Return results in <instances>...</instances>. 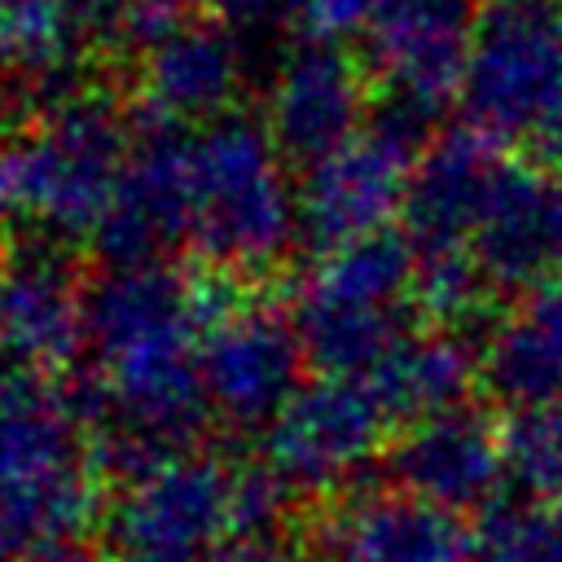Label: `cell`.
Returning a JSON list of instances; mask_svg holds the SVG:
<instances>
[{
	"mask_svg": "<svg viewBox=\"0 0 562 562\" xmlns=\"http://www.w3.org/2000/svg\"><path fill=\"white\" fill-rule=\"evenodd\" d=\"M246 79V57L211 18H180L140 48L145 110L167 123H215Z\"/></svg>",
	"mask_w": 562,
	"mask_h": 562,
	"instance_id": "cell-14",
	"label": "cell"
},
{
	"mask_svg": "<svg viewBox=\"0 0 562 562\" xmlns=\"http://www.w3.org/2000/svg\"><path fill=\"white\" fill-rule=\"evenodd\" d=\"M549 259L553 268H562V171L549 180Z\"/></svg>",
	"mask_w": 562,
	"mask_h": 562,
	"instance_id": "cell-31",
	"label": "cell"
},
{
	"mask_svg": "<svg viewBox=\"0 0 562 562\" xmlns=\"http://www.w3.org/2000/svg\"><path fill=\"white\" fill-rule=\"evenodd\" d=\"M140 4V13H145V22H149V31L158 35L162 26H171V22H180L198 0H136Z\"/></svg>",
	"mask_w": 562,
	"mask_h": 562,
	"instance_id": "cell-30",
	"label": "cell"
},
{
	"mask_svg": "<svg viewBox=\"0 0 562 562\" xmlns=\"http://www.w3.org/2000/svg\"><path fill=\"white\" fill-rule=\"evenodd\" d=\"M321 544L334 562H470L461 518L400 487L351 496L325 518Z\"/></svg>",
	"mask_w": 562,
	"mask_h": 562,
	"instance_id": "cell-17",
	"label": "cell"
},
{
	"mask_svg": "<svg viewBox=\"0 0 562 562\" xmlns=\"http://www.w3.org/2000/svg\"><path fill=\"white\" fill-rule=\"evenodd\" d=\"M479 378V356L448 329L404 334L386 360L364 378L386 422H426L452 408H465V395Z\"/></svg>",
	"mask_w": 562,
	"mask_h": 562,
	"instance_id": "cell-20",
	"label": "cell"
},
{
	"mask_svg": "<svg viewBox=\"0 0 562 562\" xmlns=\"http://www.w3.org/2000/svg\"><path fill=\"white\" fill-rule=\"evenodd\" d=\"M206 562H290V553L272 540H233V544H220Z\"/></svg>",
	"mask_w": 562,
	"mask_h": 562,
	"instance_id": "cell-29",
	"label": "cell"
},
{
	"mask_svg": "<svg viewBox=\"0 0 562 562\" xmlns=\"http://www.w3.org/2000/svg\"><path fill=\"white\" fill-rule=\"evenodd\" d=\"M79 18L88 31V48H101V53H123L132 44L145 48L154 40L136 0H79Z\"/></svg>",
	"mask_w": 562,
	"mask_h": 562,
	"instance_id": "cell-28",
	"label": "cell"
},
{
	"mask_svg": "<svg viewBox=\"0 0 562 562\" xmlns=\"http://www.w3.org/2000/svg\"><path fill=\"white\" fill-rule=\"evenodd\" d=\"M215 22L233 35L246 66L277 53V40L285 31L281 0H215Z\"/></svg>",
	"mask_w": 562,
	"mask_h": 562,
	"instance_id": "cell-26",
	"label": "cell"
},
{
	"mask_svg": "<svg viewBox=\"0 0 562 562\" xmlns=\"http://www.w3.org/2000/svg\"><path fill=\"white\" fill-rule=\"evenodd\" d=\"M119 562H193V558H167V553H123Z\"/></svg>",
	"mask_w": 562,
	"mask_h": 562,
	"instance_id": "cell-33",
	"label": "cell"
},
{
	"mask_svg": "<svg viewBox=\"0 0 562 562\" xmlns=\"http://www.w3.org/2000/svg\"><path fill=\"white\" fill-rule=\"evenodd\" d=\"M549 180L531 167L505 162L492 198L474 224L470 250L492 290H536L549 259Z\"/></svg>",
	"mask_w": 562,
	"mask_h": 562,
	"instance_id": "cell-19",
	"label": "cell"
},
{
	"mask_svg": "<svg viewBox=\"0 0 562 562\" xmlns=\"http://www.w3.org/2000/svg\"><path fill=\"white\" fill-rule=\"evenodd\" d=\"M132 149V123L101 92H70L31 132L0 136V233L92 237Z\"/></svg>",
	"mask_w": 562,
	"mask_h": 562,
	"instance_id": "cell-1",
	"label": "cell"
},
{
	"mask_svg": "<svg viewBox=\"0 0 562 562\" xmlns=\"http://www.w3.org/2000/svg\"><path fill=\"white\" fill-rule=\"evenodd\" d=\"M233 483L237 470H228L220 457L176 452L123 483L110 509V536L123 544V553H215L220 536L233 531Z\"/></svg>",
	"mask_w": 562,
	"mask_h": 562,
	"instance_id": "cell-9",
	"label": "cell"
},
{
	"mask_svg": "<svg viewBox=\"0 0 562 562\" xmlns=\"http://www.w3.org/2000/svg\"><path fill=\"white\" fill-rule=\"evenodd\" d=\"M505 158L474 127L435 136L413 162L404 193V224L413 250H452L474 237Z\"/></svg>",
	"mask_w": 562,
	"mask_h": 562,
	"instance_id": "cell-15",
	"label": "cell"
},
{
	"mask_svg": "<svg viewBox=\"0 0 562 562\" xmlns=\"http://www.w3.org/2000/svg\"><path fill=\"white\" fill-rule=\"evenodd\" d=\"M88 53L79 0H0V75L57 105Z\"/></svg>",
	"mask_w": 562,
	"mask_h": 562,
	"instance_id": "cell-21",
	"label": "cell"
},
{
	"mask_svg": "<svg viewBox=\"0 0 562 562\" xmlns=\"http://www.w3.org/2000/svg\"><path fill=\"white\" fill-rule=\"evenodd\" d=\"M189 145L180 140L176 123L145 110V119L132 123V149L114 198L92 228V250L105 259V268L162 263V255L189 237Z\"/></svg>",
	"mask_w": 562,
	"mask_h": 562,
	"instance_id": "cell-6",
	"label": "cell"
},
{
	"mask_svg": "<svg viewBox=\"0 0 562 562\" xmlns=\"http://www.w3.org/2000/svg\"><path fill=\"white\" fill-rule=\"evenodd\" d=\"M303 342L294 316L206 290L202 386L211 413L233 430L272 426L303 386Z\"/></svg>",
	"mask_w": 562,
	"mask_h": 562,
	"instance_id": "cell-5",
	"label": "cell"
},
{
	"mask_svg": "<svg viewBox=\"0 0 562 562\" xmlns=\"http://www.w3.org/2000/svg\"><path fill=\"white\" fill-rule=\"evenodd\" d=\"M479 378L518 413L562 400V277L527 290L522 307L487 334Z\"/></svg>",
	"mask_w": 562,
	"mask_h": 562,
	"instance_id": "cell-18",
	"label": "cell"
},
{
	"mask_svg": "<svg viewBox=\"0 0 562 562\" xmlns=\"http://www.w3.org/2000/svg\"><path fill=\"white\" fill-rule=\"evenodd\" d=\"M290 501H294V492L268 465L237 470V483H233V531H237V540H268V531L285 518Z\"/></svg>",
	"mask_w": 562,
	"mask_h": 562,
	"instance_id": "cell-25",
	"label": "cell"
},
{
	"mask_svg": "<svg viewBox=\"0 0 562 562\" xmlns=\"http://www.w3.org/2000/svg\"><path fill=\"white\" fill-rule=\"evenodd\" d=\"M470 562H562V509L544 501L483 509L470 536Z\"/></svg>",
	"mask_w": 562,
	"mask_h": 562,
	"instance_id": "cell-22",
	"label": "cell"
},
{
	"mask_svg": "<svg viewBox=\"0 0 562 562\" xmlns=\"http://www.w3.org/2000/svg\"><path fill=\"white\" fill-rule=\"evenodd\" d=\"M83 470L79 408L40 373L0 369V501L44 492Z\"/></svg>",
	"mask_w": 562,
	"mask_h": 562,
	"instance_id": "cell-16",
	"label": "cell"
},
{
	"mask_svg": "<svg viewBox=\"0 0 562 562\" xmlns=\"http://www.w3.org/2000/svg\"><path fill=\"white\" fill-rule=\"evenodd\" d=\"M364 123H369L364 79L338 44L303 40L285 57H277L268 79L263 127L281 149V158L312 167L334 149H342L351 136H360Z\"/></svg>",
	"mask_w": 562,
	"mask_h": 562,
	"instance_id": "cell-10",
	"label": "cell"
},
{
	"mask_svg": "<svg viewBox=\"0 0 562 562\" xmlns=\"http://www.w3.org/2000/svg\"><path fill=\"white\" fill-rule=\"evenodd\" d=\"M386 461L400 492L448 514L492 509V496L509 474L505 435H496L479 408H452L408 426Z\"/></svg>",
	"mask_w": 562,
	"mask_h": 562,
	"instance_id": "cell-12",
	"label": "cell"
},
{
	"mask_svg": "<svg viewBox=\"0 0 562 562\" xmlns=\"http://www.w3.org/2000/svg\"><path fill=\"white\" fill-rule=\"evenodd\" d=\"M505 465L531 501L562 509V400L518 413L505 430Z\"/></svg>",
	"mask_w": 562,
	"mask_h": 562,
	"instance_id": "cell-23",
	"label": "cell"
},
{
	"mask_svg": "<svg viewBox=\"0 0 562 562\" xmlns=\"http://www.w3.org/2000/svg\"><path fill=\"white\" fill-rule=\"evenodd\" d=\"M479 0H373L364 44L391 97L443 110L461 92Z\"/></svg>",
	"mask_w": 562,
	"mask_h": 562,
	"instance_id": "cell-11",
	"label": "cell"
},
{
	"mask_svg": "<svg viewBox=\"0 0 562 562\" xmlns=\"http://www.w3.org/2000/svg\"><path fill=\"white\" fill-rule=\"evenodd\" d=\"M417 250L400 233H373L325 250L294 303L303 356L325 378L373 373L386 351L408 334L404 294H413Z\"/></svg>",
	"mask_w": 562,
	"mask_h": 562,
	"instance_id": "cell-4",
	"label": "cell"
},
{
	"mask_svg": "<svg viewBox=\"0 0 562 562\" xmlns=\"http://www.w3.org/2000/svg\"><path fill=\"white\" fill-rule=\"evenodd\" d=\"M189 241L224 272H268L299 233V193L285 180L268 127L224 114L189 140Z\"/></svg>",
	"mask_w": 562,
	"mask_h": 562,
	"instance_id": "cell-2",
	"label": "cell"
},
{
	"mask_svg": "<svg viewBox=\"0 0 562 562\" xmlns=\"http://www.w3.org/2000/svg\"><path fill=\"white\" fill-rule=\"evenodd\" d=\"M26 562H97V553H92L83 540H66V544H53V549L31 553Z\"/></svg>",
	"mask_w": 562,
	"mask_h": 562,
	"instance_id": "cell-32",
	"label": "cell"
},
{
	"mask_svg": "<svg viewBox=\"0 0 562 562\" xmlns=\"http://www.w3.org/2000/svg\"><path fill=\"white\" fill-rule=\"evenodd\" d=\"M386 413L364 378L303 382L285 413L268 426V470L294 492H325L347 483L382 443Z\"/></svg>",
	"mask_w": 562,
	"mask_h": 562,
	"instance_id": "cell-7",
	"label": "cell"
},
{
	"mask_svg": "<svg viewBox=\"0 0 562 562\" xmlns=\"http://www.w3.org/2000/svg\"><path fill=\"white\" fill-rule=\"evenodd\" d=\"M83 342V290L48 246L0 259V369H57Z\"/></svg>",
	"mask_w": 562,
	"mask_h": 562,
	"instance_id": "cell-13",
	"label": "cell"
},
{
	"mask_svg": "<svg viewBox=\"0 0 562 562\" xmlns=\"http://www.w3.org/2000/svg\"><path fill=\"white\" fill-rule=\"evenodd\" d=\"M285 26H294L312 44H338L351 31L369 26L373 0H281Z\"/></svg>",
	"mask_w": 562,
	"mask_h": 562,
	"instance_id": "cell-27",
	"label": "cell"
},
{
	"mask_svg": "<svg viewBox=\"0 0 562 562\" xmlns=\"http://www.w3.org/2000/svg\"><path fill=\"white\" fill-rule=\"evenodd\" d=\"M461 105L492 145H562V0H483Z\"/></svg>",
	"mask_w": 562,
	"mask_h": 562,
	"instance_id": "cell-3",
	"label": "cell"
},
{
	"mask_svg": "<svg viewBox=\"0 0 562 562\" xmlns=\"http://www.w3.org/2000/svg\"><path fill=\"white\" fill-rule=\"evenodd\" d=\"M417 158V145L369 119L360 136L307 167L299 184V233L321 250L386 233L391 215H404V193Z\"/></svg>",
	"mask_w": 562,
	"mask_h": 562,
	"instance_id": "cell-8",
	"label": "cell"
},
{
	"mask_svg": "<svg viewBox=\"0 0 562 562\" xmlns=\"http://www.w3.org/2000/svg\"><path fill=\"white\" fill-rule=\"evenodd\" d=\"M487 277L474 259L470 246H452V250H417V272H413V303L439 321V325H457L470 321L483 299H487Z\"/></svg>",
	"mask_w": 562,
	"mask_h": 562,
	"instance_id": "cell-24",
	"label": "cell"
}]
</instances>
